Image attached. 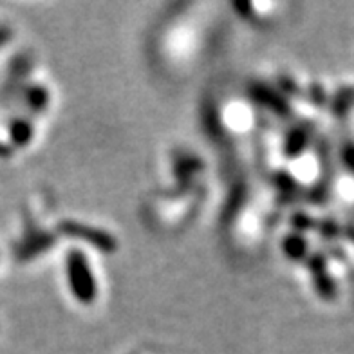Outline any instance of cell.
Masks as SVG:
<instances>
[{
  "label": "cell",
  "mask_w": 354,
  "mask_h": 354,
  "mask_svg": "<svg viewBox=\"0 0 354 354\" xmlns=\"http://www.w3.org/2000/svg\"><path fill=\"white\" fill-rule=\"evenodd\" d=\"M67 270H69L71 288H73L76 297L82 302H91V300H94V297H96V282H94L93 273L88 270L84 253H71L69 262H67Z\"/></svg>",
  "instance_id": "6da1fadb"
},
{
  "label": "cell",
  "mask_w": 354,
  "mask_h": 354,
  "mask_svg": "<svg viewBox=\"0 0 354 354\" xmlns=\"http://www.w3.org/2000/svg\"><path fill=\"white\" fill-rule=\"evenodd\" d=\"M60 228L66 235L78 237L82 239V241H87V243H93L94 246L98 248V250H102V252H114V250H116V241H114V237H111L109 233L102 232V230L88 228L85 224L71 223V221L62 223Z\"/></svg>",
  "instance_id": "7a4b0ae2"
}]
</instances>
